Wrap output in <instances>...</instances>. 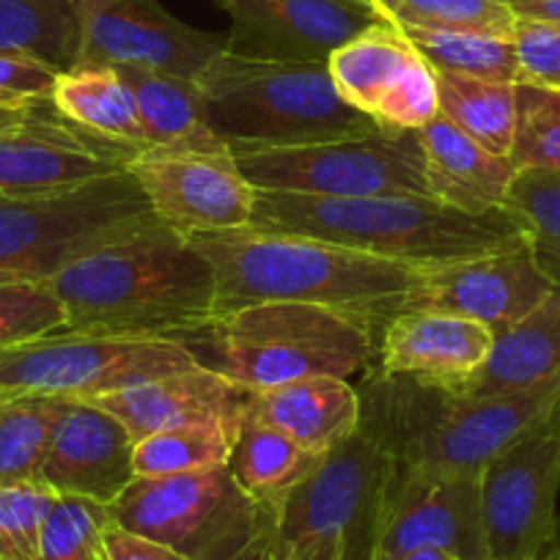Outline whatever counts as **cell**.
I'll return each mask as SVG.
<instances>
[{
    "mask_svg": "<svg viewBox=\"0 0 560 560\" xmlns=\"http://www.w3.org/2000/svg\"><path fill=\"white\" fill-rule=\"evenodd\" d=\"M47 283L67 311L63 332L176 341L218 314L209 261L163 223L78 258Z\"/></svg>",
    "mask_w": 560,
    "mask_h": 560,
    "instance_id": "cell-1",
    "label": "cell"
},
{
    "mask_svg": "<svg viewBox=\"0 0 560 560\" xmlns=\"http://www.w3.org/2000/svg\"><path fill=\"white\" fill-rule=\"evenodd\" d=\"M187 240L212 267L218 314L253 303H311L360 316L380 336L418 280L407 264L253 225Z\"/></svg>",
    "mask_w": 560,
    "mask_h": 560,
    "instance_id": "cell-2",
    "label": "cell"
},
{
    "mask_svg": "<svg viewBox=\"0 0 560 560\" xmlns=\"http://www.w3.org/2000/svg\"><path fill=\"white\" fill-rule=\"evenodd\" d=\"M253 229L349 247L415 269L527 245L505 209L470 214L432 196L322 198L256 190Z\"/></svg>",
    "mask_w": 560,
    "mask_h": 560,
    "instance_id": "cell-3",
    "label": "cell"
},
{
    "mask_svg": "<svg viewBox=\"0 0 560 560\" xmlns=\"http://www.w3.org/2000/svg\"><path fill=\"white\" fill-rule=\"evenodd\" d=\"M360 429L398 470L481 476L483 467L560 404V385L465 396L369 369L360 376Z\"/></svg>",
    "mask_w": 560,
    "mask_h": 560,
    "instance_id": "cell-4",
    "label": "cell"
},
{
    "mask_svg": "<svg viewBox=\"0 0 560 560\" xmlns=\"http://www.w3.org/2000/svg\"><path fill=\"white\" fill-rule=\"evenodd\" d=\"M176 343L242 393L305 376H363L376 358L365 319L311 303H253L220 311Z\"/></svg>",
    "mask_w": 560,
    "mask_h": 560,
    "instance_id": "cell-5",
    "label": "cell"
},
{
    "mask_svg": "<svg viewBox=\"0 0 560 560\" xmlns=\"http://www.w3.org/2000/svg\"><path fill=\"white\" fill-rule=\"evenodd\" d=\"M196 85L209 129L234 158L380 129L341 100L327 63L264 61L223 50Z\"/></svg>",
    "mask_w": 560,
    "mask_h": 560,
    "instance_id": "cell-6",
    "label": "cell"
},
{
    "mask_svg": "<svg viewBox=\"0 0 560 560\" xmlns=\"http://www.w3.org/2000/svg\"><path fill=\"white\" fill-rule=\"evenodd\" d=\"M158 223L129 171L45 196L0 192V283L50 280L78 258Z\"/></svg>",
    "mask_w": 560,
    "mask_h": 560,
    "instance_id": "cell-7",
    "label": "cell"
},
{
    "mask_svg": "<svg viewBox=\"0 0 560 560\" xmlns=\"http://www.w3.org/2000/svg\"><path fill=\"white\" fill-rule=\"evenodd\" d=\"M107 514L113 525L154 538L187 560H272L275 514L236 487L229 467L135 478Z\"/></svg>",
    "mask_w": 560,
    "mask_h": 560,
    "instance_id": "cell-8",
    "label": "cell"
},
{
    "mask_svg": "<svg viewBox=\"0 0 560 560\" xmlns=\"http://www.w3.org/2000/svg\"><path fill=\"white\" fill-rule=\"evenodd\" d=\"M393 459L363 429L332 448L275 514L272 560H371Z\"/></svg>",
    "mask_w": 560,
    "mask_h": 560,
    "instance_id": "cell-9",
    "label": "cell"
},
{
    "mask_svg": "<svg viewBox=\"0 0 560 560\" xmlns=\"http://www.w3.org/2000/svg\"><path fill=\"white\" fill-rule=\"evenodd\" d=\"M198 365L182 343L168 338L56 332L0 349V401L18 396L91 401Z\"/></svg>",
    "mask_w": 560,
    "mask_h": 560,
    "instance_id": "cell-10",
    "label": "cell"
},
{
    "mask_svg": "<svg viewBox=\"0 0 560 560\" xmlns=\"http://www.w3.org/2000/svg\"><path fill=\"white\" fill-rule=\"evenodd\" d=\"M256 190L322 198L429 196L418 132L376 129L311 147L234 158Z\"/></svg>",
    "mask_w": 560,
    "mask_h": 560,
    "instance_id": "cell-11",
    "label": "cell"
},
{
    "mask_svg": "<svg viewBox=\"0 0 560 560\" xmlns=\"http://www.w3.org/2000/svg\"><path fill=\"white\" fill-rule=\"evenodd\" d=\"M560 404L481 470L489 560H538L558 536Z\"/></svg>",
    "mask_w": 560,
    "mask_h": 560,
    "instance_id": "cell-12",
    "label": "cell"
},
{
    "mask_svg": "<svg viewBox=\"0 0 560 560\" xmlns=\"http://www.w3.org/2000/svg\"><path fill=\"white\" fill-rule=\"evenodd\" d=\"M440 549L456 560H489L481 476H434L393 467L376 511L371 560Z\"/></svg>",
    "mask_w": 560,
    "mask_h": 560,
    "instance_id": "cell-13",
    "label": "cell"
},
{
    "mask_svg": "<svg viewBox=\"0 0 560 560\" xmlns=\"http://www.w3.org/2000/svg\"><path fill=\"white\" fill-rule=\"evenodd\" d=\"M327 69L341 100L380 129L418 132L440 113L438 72L390 20L338 47Z\"/></svg>",
    "mask_w": 560,
    "mask_h": 560,
    "instance_id": "cell-14",
    "label": "cell"
},
{
    "mask_svg": "<svg viewBox=\"0 0 560 560\" xmlns=\"http://www.w3.org/2000/svg\"><path fill=\"white\" fill-rule=\"evenodd\" d=\"M140 149L63 121L56 107L0 116V192L45 196L129 171Z\"/></svg>",
    "mask_w": 560,
    "mask_h": 560,
    "instance_id": "cell-15",
    "label": "cell"
},
{
    "mask_svg": "<svg viewBox=\"0 0 560 560\" xmlns=\"http://www.w3.org/2000/svg\"><path fill=\"white\" fill-rule=\"evenodd\" d=\"M154 218L182 236L245 229L256 212V187L234 154L140 149L129 163Z\"/></svg>",
    "mask_w": 560,
    "mask_h": 560,
    "instance_id": "cell-16",
    "label": "cell"
},
{
    "mask_svg": "<svg viewBox=\"0 0 560 560\" xmlns=\"http://www.w3.org/2000/svg\"><path fill=\"white\" fill-rule=\"evenodd\" d=\"M552 287L530 247L522 245L470 261L418 269V280L398 305V314L462 316L498 336L530 314Z\"/></svg>",
    "mask_w": 560,
    "mask_h": 560,
    "instance_id": "cell-17",
    "label": "cell"
},
{
    "mask_svg": "<svg viewBox=\"0 0 560 560\" xmlns=\"http://www.w3.org/2000/svg\"><path fill=\"white\" fill-rule=\"evenodd\" d=\"M223 50V36L185 25L158 0H116L83 14L78 63H107L198 80Z\"/></svg>",
    "mask_w": 560,
    "mask_h": 560,
    "instance_id": "cell-18",
    "label": "cell"
},
{
    "mask_svg": "<svg viewBox=\"0 0 560 560\" xmlns=\"http://www.w3.org/2000/svg\"><path fill=\"white\" fill-rule=\"evenodd\" d=\"M231 18L225 50L264 61L327 63L338 47L382 23L354 0H220Z\"/></svg>",
    "mask_w": 560,
    "mask_h": 560,
    "instance_id": "cell-19",
    "label": "cell"
},
{
    "mask_svg": "<svg viewBox=\"0 0 560 560\" xmlns=\"http://www.w3.org/2000/svg\"><path fill=\"white\" fill-rule=\"evenodd\" d=\"M135 440L121 420L89 401H67L39 481L61 498L110 505L135 481Z\"/></svg>",
    "mask_w": 560,
    "mask_h": 560,
    "instance_id": "cell-20",
    "label": "cell"
},
{
    "mask_svg": "<svg viewBox=\"0 0 560 560\" xmlns=\"http://www.w3.org/2000/svg\"><path fill=\"white\" fill-rule=\"evenodd\" d=\"M494 332L448 314H398L376 336L371 369L423 385L462 390L492 352Z\"/></svg>",
    "mask_w": 560,
    "mask_h": 560,
    "instance_id": "cell-21",
    "label": "cell"
},
{
    "mask_svg": "<svg viewBox=\"0 0 560 560\" xmlns=\"http://www.w3.org/2000/svg\"><path fill=\"white\" fill-rule=\"evenodd\" d=\"M242 398L245 393L240 387L198 365L179 374L140 382L127 390L91 398L89 404L121 420L124 429L138 443L149 434L176 427H196V423H223L236 429L242 418Z\"/></svg>",
    "mask_w": 560,
    "mask_h": 560,
    "instance_id": "cell-22",
    "label": "cell"
},
{
    "mask_svg": "<svg viewBox=\"0 0 560 560\" xmlns=\"http://www.w3.org/2000/svg\"><path fill=\"white\" fill-rule=\"evenodd\" d=\"M242 409L319 456L347 443L360 429L358 387L341 376H305L289 385L245 393Z\"/></svg>",
    "mask_w": 560,
    "mask_h": 560,
    "instance_id": "cell-23",
    "label": "cell"
},
{
    "mask_svg": "<svg viewBox=\"0 0 560 560\" xmlns=\"http://www.w3.org/2000/svg\"><path fill=\"white\" fill-rule=\"evenodd\" d=\"M429 196L470 214L503 209L516 168L509 158L492 154L445 116L418 129Z\"/></svg>",
    "mask_w": 560,
    "mask_h": 560,
    "instance_id": "cell-24",
    "label": "cell"
},
{
    "mask_svg": "<svg viewBox=\"0 0 560 560\" xmlns=\"http://www.w3.org/2000/svg\"><path fill=\"white\" fill-rule=\"evenodd\" d=\"M544 385H560V287H552L530 314L494 336L487 363L456 393L503 396Z\"/></svg>",
    "mask_w": 560,
    "mask_h": 560,
    "instance_id": "cell-25",
    "label": "cell"
},
{
    "mask_svg": "<svg viewBox=\"0 0 560 560\" xmlns=\"http://www.w3.org/2000/svg\"><path fill=\"white\" fill-rule=\"evenodd\" d=\"M135 94L147 149L192 154H231L209 129L196 80L116 67Z\"/></svg>",
    "mask_w": 560,
    "mask_h": 560,
    "instance_id": "cell-26",
    "label": "cell"
},
{
    "mask_svg": "<svg viewBox=\"0 0 560 560\" xmlns=\"http://www.w3.org/2000/svg\"><path fill=\"white\" fill-rule=\"evenodd\" d=\"M322 459L325 456L311 454L283 432L242 409L225 467L253 503L269 514H278L283 500L322 465Z\"/></svg>",
    "mask_w": 560,
    "mask_h": 560,
    "instance_id": "cell-27",
    "label": "cell"
},
{
    "mask_svg": "<svg viewBox=\"0 0 560 560\" xmlns=\"http://www.w3.org/2000/svg\"><path fill=\"white\" fill-rule=\"evenodd\" d=\"M52 107L63 121L116 140L124 147L147 149L140 129L135 94L116 67L107 63H74L58 74Z\"/></svg>",
    "mask_w": 560,
    "mask_h": 560,
    "instance_id": "cell-28",
    "label": "cell"
},
{
    "mask_svg": "<svg viewBox=\"0 0 560 560\" xmlns=\"http://www.w3.org/2000/svg\"><path fill=\"white\" fill-rule=\"evenodd\" d=\"M83 45V0H0V52H23L67 72Z\"/></svg>",
    "mask_w": 560,
    "mask_h": 560,
    "instance_id": "cell-29",
    "label": "cell"
},
{
    "mask_svg": "<svg viewBox=\"0 0 560 560\" xmlns=\"http://www.w3.org/2000/svg\"><path fill=\"white\" fill-rule=\"evenodd\" d=\"M440 116L492 154L509 158L516 132V83L438 72Z\"/></svg>",
    "mask_w": 560,
    "mask_h": 560,
    "instance_id": "cell-30",
    "label": "cell"
},
{
    "mask_svg": "<svg viewBox=\"0 0 560 560\" xmlns=\"http://www.w3.org/2000/svg\"><path fill=\"white\" fill-rule=\"evenodd\" d=\"M63 407V398L50 396L0 401V487L42 483L39 472Z\"/></svg>",
    "mask_w": 560,
    "mask_h": 560,
    "instance_id": "cell-31",
    "label": "cell"
},
{
    "mask_svg": "<svg viewBox=\"0 0 560 560\" xmlns=\"http://www.w3.org/2000/svg\"><path fill=\"white\" fill-rule=\"evenodd\" d=\"M234 427L223 423H196L149 434L135 443V478H163L203 472L229 465Z\"/></svg>",
    "mask_w": 560,
    "mask_h": 560,
    "instance_id": "cell-32",
    "label": "cell"
},
{
    "mask_svg": "<svg viewBox=\"0 0 560 560\" xmlns=\"http://www.w3.org/2000/svg\"><path fill=\"white\" fill-rule=\"evenodd\" d=\"M415 50L432 63L434 72L465 74V78L520 83L514 39L509 36L467 34V31L401 28Z\"/></svg>",
    "mask_w": 560,
    "mask_h": 560,
    "instance_id": "cell-33",
    "label": "cell"
},
{
    "mask_svg": "<svg viewBox=\"0 0 560 560\" xmlns=\"http://www.w3.org/2000/svg\"><path fill=\"white\" fill-rule=\"evenodd\" d=\"M503 209L520 223L538 269L560 287V171H516Z\"/></svg>",
    "mask_w": 560,
    "mask_h": 560,
    "instance_id": "cell-34",
    "label": "cell"
},
{
    "mask_svg": "<svg viewBox=\"0 0 560 560\" xmlns=\"http://www.w3.org/2000/svg\"><path fill=\"white\" fill-rule=\"evenodd\" d=\"M382 18L398 28L467 31L514 36L516 18L500 0H376Z\"/></svg>",
    "mask_w": 560,
    "mask_h": 560,
    "instance_id": "cell-35",
    "label": "cell"
},
{
    "mask_svg": "<svg viewBox=\"0 0 560 560\" xmlns=\"http://www.w3.org/2000/svg\"><path fill=\"white\" fill-rule=\"evenodd\" d=\"M511 165L560 171V91L516 83V132Z\"/></svg>",
    "mask_w": 560,
    "mask_h": 560,
    "instance_id": "cell-36",
    "label": "cell"
},
{
    "mask_svg": "<svg viewBox=\"0 0 560 560\" xmlns=\"http://www.w3.org/2000/svg\"><path fill=\"white\" fill-rule=\"evenodd\" d=\"M107 525V505L58 494L42 530V560H110L105 549Z\"/></svg>",
    "mask_w": 560,
    "mask_h": 560,
    "instance_id": "cell-37",
    "label": "cell"
},
{
    "mask_svg": "<svg viewBox=\"0 0 560 560\" xmlns=\"http://www.w3.org/2000/svg\"><path fill=\"white\" fill-rule=\"evenodd\" d=\"M67 330V311L47 280L0 283V349Z\"/></svg>",
    "mask_w": 560,
    "mask_h": 560,
    "instance_id": "cell-38",
    "label": "cell"
},
{
    "mask_svg": "<svg viewBox=\"0 0 560 560\" xmlns=\"http://www.w3.org/2000/svg\"><path fill=\"white\" fill-rule=\"evenodd\" d=\"M56 500L45 483L0 487V560H42V530Z\"/></svg>",
    "mask_w": 560,
    "mask_h": 560,
    "instance_id": "cell-39",
    "label": "cell"
},
{
    "mask_svg": "<svg viewBox=\"0 0 560 560\" xmlns=\"http://www.w3.org/2000/svg\"><path fill=\"white\" fill-rule=\"evenodd\" d=\"M58 69L23 52H0V116H23L52 107Z\"/></svg>",
    "mask_w": 560,
    "mask_h": 560,
    "instance_id": "cell-40",
    "label": "cell"
},
{
    "mask_svg": "<svg viewBox=\"0 0 560 560\" xmlns=\"http://www.w3.org/2000/svg\"><path fill=\"white\" fill-rule=\"evenodd\" d=\"M511 39L520 61V83L560 91V25L516 20Z\"/></svg>",
    "mask_w": 560,
    "mask_h": 560,
    "instance_id": "cell-41",
    "label": "cell"
},
{
    "mask_svg": "<svg viewBox=\"0 0 560 560\" xmlns=\"http://www.w3.org/2000/svg\"><path fill=\"white\" fill-rule=\"evenodd\" d=\"M105 549L110 560H187L176 549L154 541V538L138 536L132 530H124L118 525H107L105 530Z\"/></svg>",
    "mask_w": 560,
    "mask_h": 560,
    "instance_id": "cell-42",
    "label": "cell"
},
{
    "mask_svg": "<svg viewBox=\"0 0 560 560\" xmlns=\"http://www.w3.org/2000/svg\"><path fill=\"white\" fill-rule=\"evenodd\" d=\"M516 20L544 25H560V0H505Z\"/></svg>",
    "mask_w": 560,
    "mask_h": 560,
    "instance_id": "cell-43",
    "label": "cell"
},
{
    "mask_svg": "<svg viewBox=\"0 0 560 560\" xmlns=\"http://www.w3.org/2000/svg\"><path fill=\"white\" fill-rule=\"evenodd\" d=\"M393 560H456V558H451L448 552H440V549H415V552L398 555V558Z\"/></svg>",
    "mask_w": 560,
    "mask_h": 560,
    "instance_id": "cell-44",
    "label": "cell"
},
{
    "mask_svg": "<svg viewBox=\"0 0 560 560\" xmlns=\"http://www.w3.org/2000/svg\"><path fill=\"white\" fill-rule=\"evenodd\" d=\"M110 3H116V0H83V14L94 12V9H102V7H110Z\"/></svg>",
    "mask_w": 560,
    "mask_h": 560,
    "instance_id": "cell-45",
    "label": "cell"
},
{
    "mask_svg": "<svg viewBox=\"0 0 560 560\" xmlns=\"http://www.w3.org/2000/svg\"><path fill=\"white\" fill-rule=\"evenodd\" d=\"M538 560H560V549L555 555H544V558H538Z\"/></svg>",
    "mask_w": 560,
    "mask_h": 560,
    "instance_id": "cell-46",
    "label": "cell"
},
{
    "mask_svg": "<svg viewBox=\"0 0 560 560\" xmlns=\"http://www.w3.org/2000/svg\"><path fill=\"white\" fill-rule=\"evenodd\" d=\"M354 3H365V7H374V0H354Z\"/></svg>",
    "mask_w": 560,
    "mask_h": 560,
    "instance_id": "cell-47",
    "label": "cell"
},
{
    "mask_svg": "<svg viewBox=\"0 0 560 560\" xmlns=\"http://www.w3.org/2000/svg\"><path fill=\"white\" fill-rule=\"evenodd\" d=\"M500 3H505V0H500Z\"/></svg>",
    "mask_w": 560,
    "mask_h": 560,
    "instance_id": "cell-48",
    "label": "cell"
},
{
    "mask_svg": "<svg viewBox=\"0 0 560 560\" xmlns=\"http://www.w3.org/2000/svg\"><path fill=\"white\" fill-rule=\"evenodd\" d=\"M374 7H376V0H374Z\"/></svg>",
    "mask_w": 560,
    "mask_h": 560,
    "instance_id": "cell-49",
    "label": "cell"
}]
</instances>
